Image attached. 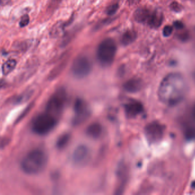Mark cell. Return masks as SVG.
<instances>
[{"instance_id": "6da1fadb", "label": "cell", "mask_w": 195, "mask_h": 195, "mask_svg": "<svg viewBox=\"0 0 195 195\" xmlns=\"http://www.w3.org/2000/svg\"><path fill=\"white\" fill-rule=\"evenodd\" d=\"M188 86L184 76L173 72L167 75L160 84L157 90L159 100L165 105L175 106L185 98Z\"/></svg>"}, {"instance_id": "7a4b0ae2", "label": "cell", "mask_w": 195, "mask_h": 195, "mask_svg": "<svg viewBox=\"0 0 195 195\" xmlns=\"http://www.w3.org/2000/svg\"><path fill=\"white\" fill-rule=\"evenodd\" d=\"M47 163L46 154L40 149H34L24 157L21 163V168L26 174L37 175L45 170Z\"/></svg>"}, {"instance_id": "3957f363", "label": "cell", "mask_w": 195, "mask_h": 195, "mask_svg": "<svg viewBox=\"0 0 195 195\" xmlns=\"http://www.w3.org/2000/svg\"><path fill=\"white\" fill-rule=\"evenodd\" d=\"M117 51V46L111 39H106L99 44L97 50V58L100 64L104 66L111 65L114 61Z\"/></svg>"}, {"instance_id": "277c9868", "label": "cell", "mask_w": 195, "mask_h": 195, "mask_svg": "<svg viewBox=\"0 0 195 195\" xmlns=\"http://www.w3.org/2000/svg\"><path fill=\"white\" fill-rule=\"evenodd\" d=\"M56 122V118L53 114L47 112L40 114L33 122V131L39 135H46L55 128Z\"/></svg>"}, {"instance_id": "5b68a950", "label": "cell", "mask_w": 195, "mask_h": 195, "mask_svg": "<svg viewBox=\"0 0 195 195\" xmlns=\"http://www.w3.org/2000/svg\"><path fill=\"white\" fill-rule=\"evenodd\" d=\"M91 69L92 64L89 60L82 56L77 57L71 66L72 73L78 79H82L87 76L91 72Z\"/></svg>"}, {"instance_id": "8992f818", "label": "cell", "mask_w": 195, "mask_h": 195, "mask_svg": "<svg viewBox=\"0 0 195 195\" xmlns=\"http://www.w3.org/2000/svg\"><path fill=\"white\" fill-rule=\"evenodd\" d=\"M65 95L61 90L53 95L47 103V112L56 116L61 112L65 104ZM56 117V116H55Z\"/></svg>"}, {"instance_id": "52a82bcc", "label": "cell", "mask_w": 195, "mask_h": 195, "mask_svg": "<svg viewBox=\"0 0 195 195\" xmlns=\"http://www.w3.org/2000/svg\"><path fill=\"white\" fill-rule=\"evenodd\" d=\"M164 130L165 127L162 124L158 122H152L146 127L144 134L149 142L157 143L163 138Z\"/></svg>"}, {"instance_id": "ba28073f", "label": "cell", "mask_w": 195, "mask_h": 195, "mask_svg": "<svg viewBox=\"0 0 195 195\" xmlns=\"http://www.w3.org/2000/svg\"><path fill=\"white\" fill-rule=\"evenodd\" d=\"M91 154L89 149L84 145L77 146L74 151L72 160L74 165L77 167H84L89 162Z\"/></svg>"}, {"instance_id": "9c48e42d", "label": "cell", "mask_w": 195, "mask_h": 195, "mask_svg": "<svg viewBox=\"0 0 195 195\" xmlns=\"http://www.w3.org/2000/svg\"><path fill=\"white\" fill-rule=\"evenodd\" d=\"M75 113L73 120L74 124L79 125L85 122L89 117L90 112L87 104L81 99H77L74 105Z\"/></svg>"}, {"instance_id": "30bf717a", "label": "cell", "mask_w": 195, "mask_h": 195, "mask_svg": "<svg viewBox=\"0 0 195 195\" xmlns=\"http://www.w3.org/2000/svg\"><path fill=\"white\" fill-rule=\"evenodd\" d=\"M125 112L129 117H135L144 111V106L138 101L131 100L124 106Z\"/></svg>"}, {"instance_id": "8fae6325", "label": "cell", "mask_w": 195, "mask_h": 195, "mask_svg": "<svg viewBox=\"0 0 195 195\" xmlns=\"http://www.w3.org/2000/svg\"><path fill=\"white\" fill-rule=\"evenodd\" d=\"M152 11L146 8H139L134 13L135 20L140 24H148Z\"/></svg>"}, {"instance_id": "7c38bea8", "label": "cell", "mask_w": 195, "mask_h": 195, "mask_svg": "<svg viewBox=\"0 0 195 195\" xmlns=\"http://www.w3.org/2000/svg\"><path fill=\"white\" fill-rule=\"evenodd\" d=\"M164 17L162 12L158 10L152 11V15L147 25L151 28L156 29L159 28L163 24Z\"/></svg>"}, {"instance_id": "4fadbf2b", "label": "cell", "mask_w": 195, "mask_h": 195, "mask_svg": "<svg viewBox=\"0 0 195 195\" xmlns=\"http://www.w3.org/2000/svg\"><path fill=\"white\" fill-rule=\"evenodd\" d=\"M142 87V81L139 79H132L124 84V88L130 93H135Z\"/></svg>"}, {"instance_id": "5bb4252c", "label": "cell", "mask_w": 195, "mask_h": 195, "mask_svg": "<svg viewBox=\"0 0 195 195\" xmlns=\"http://www.w3.org/2000/svg\"><path fill=\"white\" fill-rule=\"evenodd\" d=\"M86 132L87 135L92 138H98L100 137L103 132V128L100 124L93 122L88 127Z\"/></svg>"}, {"instance_id": "9a60e30c", "label": "cell", "mask_w": 195, "mask_h": 195, "mask_svg": "<svg viewBox=\"0 0 195 195\" xmlns=\"http://www.w3.org/2000/svg\"><path fill=\"white\" fill-rule=\"evenodd\" d=\"M138 34L134 30H128L124 33L121 38V43L124 46H128L136 40Z\"/></svg>"}, {"instance_id": "2e32d148", "label": "cell", "mask_w": 195, "mask_h": 195, "mask_svg": "<svg viewBox=\"0 0 195 195\" xmlns=\"http://www.w3.org/2000/svg\"><path fill=\"white\" fill-rule=\"evenodd\" d=\"M17 62L13 59H10L5 62L2 66V72L3 74L8 75L11 73L16 68Z\"/></svg>"}, {"instance_id": "e0dca14e", "label": "cell", "mask_w": 195, "mask_h": 195, "mask_svg": "<svg viewBox=\"0 0 195 195\" xmlns=\"http://www.w3.org/2000/svg\"><path fill=\"white\" fill-rule=\"evenodd\" d=\"M65 24L59 22L55 25L52 28V30L50 32V34L53 37H56L58 36L64 30Z\"/></svg>"}, {"instance_id": "ac0fdd59", "label": "cell", "mask_w": 195, "mask_h": 195, "mask_svg": "<svg viewBox=\"0 0 195 195\" xmlns=\"http://www.w3.org/2000/svg\"><path fill=\"white\" fill-rule=\"evenodd\" d=\"M70 136L68 134H64L57 140L56 146L58 149H63L66 146L69 141Z\"/></svg>"}, {"instance_id": "d6986e66", "label": "cell", "mask_w": 195, "mask_h": 195, "mask_svg": "<svg viewBox=\"0 0 195 195\" xmlns=\"http://www.w3.org/2000/svg\"><path fill=\"white\" fill-rule=\"evenodd\" d=\"M185 136L188 140L195 138V127L187 126L184 130Z\"/></svg>"}, {"instance_id": "ffe728a7", "label": "cell", "mask_w": 195, "mask_h": 195, "mask_svg": "<svg viewBox=\"0 0 195 195\" xmlns=\"http://www.w3.org/2000/svg\"><path fill=\"white\" fill-rule=\"evenodd\" d=\"M119 8V5L118 3H114L109 5L106 10V13L108 15H113L116 13Z\"/></svg>"}, {"instance_id": "44dd1931", "label": "cell", "mask_w": 195, "mask_h": 195, "mask_svg": "<svg viewBox=\"0 0 195 195\" xmlns=\"http://www.w3.org/2000/svg\"><path fill=\"white\" fill-rule=\"evenodd\" d=\"M170 8L172 11H173L176 13H179L182 10L183 7H182V5L181 4H180L179 2H178L176 1H173L171 3V5H170Z\"/></svg>"}, {"instance_id": "7402d4cb", "label": "cell", "mask_w": 195, "mask_h": 195, "mask_svg": "<svg viewBox=\"0 0 195 195\" xmlns=\"http://www.w3.org/2000/svg\"><path fill=\"white\" fill-rule=\"evenodd\" d=\"M173 31V28L172 26L166 25L163 28V36L165 37H168L172 34Z\"/></svg>"}, {"instance_id": "603a6c76", "label": "cell", "mask_w": 195, "mask_h": 195, "mask_svg": "<svg viewBox=\"0 0 195 195\" xmlns=\"http://www.w3.org/2000/svg\"><path fill=\"white\" fill-rule=\"evenodd\" d=\"M178 38L179 40L183 42H186L189 39V33L187 31H184L179 33L178 34Z\"/></svg>"}, {"instance_id": "cb8c5ba5", "label": "cell", "mask_w": 195, "mask_h": 195, "mask_svg": "<svg viewBox=\"0 0 195 195\" xmlns=\"http://www.w3.org/2000/svg\"><path fill=\"white\" fill-rule=\"evenodd\" d=\"M29 21H30V18L28 15H25L24 16H23L21 17L19 23L20 27L23 28L27 26L29 23Z\"/></svg>"}, {"instance_id": "d4e9b609", "label": "cell", "mask_w": 195, "mask_h": 195, "mask_svg": "<svg viewBox=\"0 0 195 195\" xmlns=\"http://www.w3.org/2000/svg\"><path fill=\"white\" fill-rule=\"evenodd\" d=\"M173 26L174 27L178 29V30H181L183 29L184 28V24L180 21H176L173 23Z\"/></svg>"}, {"instance_id": "484cf974", "label": "cell", "mask_w": 195, "mask_h": 195, "mask_svg": "<svg viewBox=\"0 0 195 195\" xmlns=\"http://www.w3.org/2000/svg\"><path fill=\"white\" fill-rule=\"evenodd\" d=\"M191 116H192V118L193 119L194 121L195 122V105L193 107L192 109V112H191Z\"/></svg>"}, {"instance_id": "4316f807", "label": "cell", "mask_w": 195, "mask_h": 195, "mask_svg": "<svg viewBox=\"0 0 195 195\" xmlns=\"http://www.w3.org/2000/svg\"><path fill=\"white\" fill-rule=\"evenodd\" d=\"M140 1V0H129V3L130 5L136 4Z\"/></svg>"}, {"instance_id": "83f0119b", "label": "cell", "mask_w": 195, "mask_h": 195, "mask_svg": "<svg viewBox=\"0 0 195 195\" xmlns=\"http://www.w3.org/2000/svg\"><path fill=\"white\" fill-rule=\"evenodd\" d=\"M9 1V0H1V5H3L6 4Z\"/></svg>"}, {"instance_id": "f1b7e54d", "label": "cell", "mask_w": 195, "mask_h": 195, "mask_svg": "<svg viewBox=\"0 0 195 195\" xmlns=\"http://www.w3.org/2000/svg\"><path fill=\"white\" fill-rule=\"evenodd\" d=\"M54 1H55V2H59L61 0H54Z\"/></svg>"}, {"instance_id": "f546056e", "label": "cell", "mask_w": 195, "mask_h": 195, "mask_svg": "<svg viewBox=\"0 0 195 195\" xmlns=\"http://www.w3.org/2000/svg\"><path fill=\"white\" fill-rule=\"evenodd\" d=\"M193 186V187H195V183H194V185H193V186Z\"/></svg>"}]
</instances>
